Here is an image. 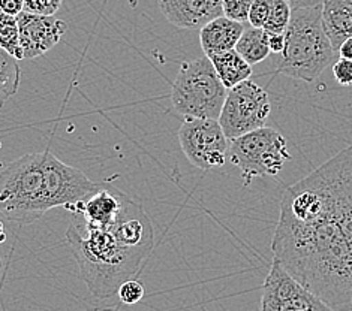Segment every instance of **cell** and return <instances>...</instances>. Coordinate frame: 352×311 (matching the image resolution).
<instances>
[{
	"mask_svg": "<svg viewBox=\"0 0 352 311\" xmlns=\"http://www.w3.org/2000/svg\"><path fill=\"white\" fill-rule=\"evenodd\" d=\"M0 48H3L16 60H23L16 16L5 14L3 11H0Z\"/></svg>",
	"mask_w": 352,
	"mask_h": 311,
	"instance_id": "d6986e66",
	"label": "cell"
},
{
	"mask_svg": "<svg viewBox=\"0 0 352 311\" xmlns=\"http://www.w3.org/2000/svg\"><path fill=\"white\" fill-rule=\"evenodd\" d=\"M321 19L325 35L338 51L342 42L352 36V3L349 0H324Z\"/></svg>",
	"mask_w": 352,
	"mask_h": 311,
	"instance_id": "9a60e30c",
	"label": "cell"
},
{
	"mask_svg": "<svg viewBox=\"0 0 352 311\" xmlns=\"http://www.w3.org/2000/svg\"><path fill=\"white\" fill-rule=\"evenodd\" d=\"M333 75L334 80L338 81L342 87H351L352 86V60L339 57L333 65Z\"/></svg>",
	"mask_w": 352,
	"mask_h": 311,
	"instance_id": "d4e9b609",
	"label": "cell"
},
{
	"mask_svg": "<svg viewBox=\"0 0 352 311\" xmlns=\"http://www.w3.org/2000/svg\"><path fill=\"white\" fill-rule=\"evenodd\" d=\"M254 0H222V15L226 19L245 24Z\"/></svg>",
	"mask_w": 352,
	"mask_h": 311,
	"instance_id": "44dd1931",
	"label": "cell"
},
{
	"mask_svg": "<svg viewBox=\"0 0 352 311\" xmlns=\"http://www.w3.org/2000/svg\"><path fill=\"white\" fill-rule=\"evenodd\" d=\"M338 54L342 58H346V60H352V36L342 42L339 49H338Z\"/></svg>",
	"mask_w": 352,
	"mask_h": 311,
	"instance_id": "f1b7e54d",
	"label": "cell"
},
{
	"mask_svg": "<svg viewBox=\"0 0 352 311\" xmlns=\"http://www.w3.org/2000/svg\"><path fill=\"white\" fill-rule=\"evenodd\" d=\"M278 72L305 82H314L339 58L321 19V6L292 10Z\"/></svg>",
	"mask_w": 352,
	"mask_h": 311,
	"instance_id": "3957f363",
	"label": "cell"
},
{
	"mask_svg": "<svg viewBox=\"0 0 352 311\" xmlns=\"http://www.w3.org/2000/svg\"><path fill=\"white\" fill-rule=\"evenodd\" d=\"M21 82V69L16 58L0 48V108L15 96Z\"/></svg>",
	"mask_w": 352,
	"mask_h": 311,
	"instance_id": "ac0fdd59",
	"label": "cell"
},
{
	"mask_svg": "<svg viewBox=\"0 0 352 311\" xmlns=\"http://www.w3.org/2000/svg\"><path fill=\"white\" fill-rule=\"evenodd\" d=\"M144 295H146L144 284L135 279H131L122 283L119 290H117V297H119L120 302L124 306L138 304V302L144 298Z\"/></svg>",
	"mask_w": 352,
	"mask_h": 311,
	"instance_id": "7402d4cb",
	"label": "cell"
},
{
	"mask_svg": "<svg viewBox=\"0 0 352 311\" xmlns=\"http://www.w3.org/2000/svg\"><path fill=\"white\" fill-rule=\"evenodd\" d=\"M270 8H272V0H254L249 11L248 23L254 27L264 29L265 23L268 20V15H270Z\"/></svg>",
	"mask_w": 352,
	"mask_h": 311,
	"instance_id": "603a6c76",
	"label": "cell"
},
{
	"mask_svg": "<svg viewBox=\"0 0 352 311\" xmlns=\"http://www.w3.org/2000/svg\"><path fill=\"white\" fill-rule=\"evenodd\" d=\"M324 0H288L291 10H301V8L321 6Z\"/></svg>",
	"mask_w": 352,
	"mask_h": 311,
	"instance_id": "83f0119b",
	"label": "cell"
},
{
	"mask_svg": "<svg viewBox=\"0 0 352 311\" xmlns=\"http://www.w3.org/2000/svg\"><path fill=\"white\" fill-rule=\"evenodd\" d=\"M66 240L82 281L98 299L116 297L120 284L133 279L150 255V251L124 244L111 226L99 228L87 223L80 214H74Z\"/></svg>",
	"mask_w": 352,
	"mask_h": 311,
	"instance_id": "7a4b0ae2",
	"label": "cell"
},
{
	"mask_svg": "<svg viewBox=\"0 0 352 311\" xmlns=\"http://www.w3.org/2000/svg\"><path fill=\"white\" fill-rule=\"evenodd\" d=\"M289 159L287 139L267 126L230 141L228 161L240 171L246 186L255 178L279 174Z\"/></svg>",
	"mask_w": 352,
	"mask_h": 311,
	"instance_id": "8992f818",
	"label": "cell"
},
{
	"mask_svg": "<svg viewBox=\"0 0 352 311\" xmlns=\"http://www.w3.org/2000/svg\"><path fill=\"white\" fill-rule=\"evenodd\" d=\"M272 251L327 306L352 311V146L283 192Z\"/></svg>",
	"mask_w": 352,
	"mask_h": 311,
	"instance_id": "6da1fadb",
	"label": "cell"
},
{
	"mask_svg": "<svg viewBox=\"0 0 352 311\" xmlns=\"http://www.w3.org/2000/svg\"><path fill=\"white\" fill-rule=\"evenodd\" d=\"M44 199L47 209L63 207L71 211L74 205L86 200L100 187L74 166L66 165L52 151H44Z\"/></svg>",
	"mask_w": 352,
	"mask_h": 311,
	"instance_id": "9c48e42d",
	"label": "cell"
},
{
	"mask_svg": "<svg viewBox=\"0 0 352 311\" xmlns=\"http://www.w3.org/2000/svg\"><path fill=\"white\" fill-rule=\"evenodd\" d=\"M349 2H351V3H352V0H349Z\"/></svg>",
	"mask_w": 352,
	"mask_h": 311,
	"instance_id": "1f68e13d",
	"label": "cell"
},
{
	"mask_svg": "<svg viewBox=\"0 0 352 311\" xmlns=\"http://www.w3.org/2000/svg\"><path fill=\"white\" fill-rule=\"evenodd\" d=\"M23 60L41 57L54 48L68 30V24L54 15L23 11L16 15Z\"/></svg>",
	"mask_w": 352,
	"mask_h": 311,
	"instance_id": "8fae6325",
	"label": "cell"
},
{
	"mask_svg": "<svg viewBox=\"0 0 352 311\" xmlns=\"http://www.w3.org/2000/svg\"><path fill=\"white\" fill-rule=\"evenodd\" d=\"M243 30L245 26L241 23L226 19L225 15H219L206 23L199 29V44L204 56L210 57L236 48Z\"/></svg>",
	"mask_w": 352,
	"mask_h": 311,
	"instance_id": "5bb4252c",
	"label": "cell"
},
{
	"mask_svg": "<svg viewBox=\"0 0 352 311\" xmlns=\"http://www.w3.org/2000/svg\"><path fill=\"white\" fill-rule=\"evenodd\" d=\"M0 11L16 16L24 11V0H0Z\"/></svg>",
	"mask_w": 352,
	"mask_h": 311,
	"instance_id": "484cf974",
	"label": "cell"
},
{
	"mask_svg": "<svg viewBox=\"0 0 352 311\" xmlns=\"http://www.w3.org/2000/svg\"><path fill=\"white\" fill-rule=\"evenodd\" d=\"M270 113L272 102L267 91L254 81L246 80L228 89L217 122L225 137L231 141L263 128Z\"/></svg>",
	"mask_w": 352,
	"mask_h": 311,
	"instance_id": "52a82bcc",
	"label": "cell"
},
{
	"mask_svg": "<svg viewBox=\"0 0 352 311\" xmlns=\"http://www.w3.org/2000/svg\"><path fill=\"white\" fill-rule=\"evenodd\" d=\"M285 45V36L283 33L279 35V33H272L268 32V47H270V51L273 54H280Z\"/></svg>",
	"mask_w": 352,
	"mask_h": 311,
	"instance_id": "4316f807",
	"label": "cell"
},
{
	"mask_svg": "<svg viewBox=\"0 0 352 311\" xmlns=\"http://www.w3.org/2000/svg\"><path fill=\"white\" fill-rule=\"evenodd\" d=\"M234 49L250 66L264 62L272 54L270 47H268V32L263 27H245Z\"/></svg>",
	"mask_w": 352,
	"mask_h": 311,
	"instance_id": "e0dca14e",
	"label": "cell"
},
{
	"mask_svg": "<svg viewBox=\"0 0 352 311\" xmlns=\"http://www.w3.org/2000/svg\"><path fill=\"white\" fill-rule=\"evenodd\" d=\"M179 141L184 156L203 171L219 170L228 161L230 139L214 119L184 117L179 130Z\"/></svg>",
	"mask_w": 352,
	"mask_h": 311,
	"instance_id": "ba28073f",
	"label": "cell"
},
{
	"mask_svg": "<svg viewBox=\"0 0 352 311\" xmlns=\"http://www.w3.org/2000/svg\"><path fill=\"white\" fill-rule=\"evenodd\" d=\"M5 241H6V232L2 222H0V242H5Z\"/></svg>",
	"mask_w": 352,
	"mask_h": 311,
	"instance_id": "f546056e",
	"label": "cell"
},
{
	"mask_svg": "<svg viewBox=\"0 0 352 311\" xmlns=\"http://www.w3.org/2000/svg\"><path fill=\"white\" fill-rule=\"evenodd\" d=\"M291 6L288 0H272V8H270V15H268V20L265 23L264 29L272 33H282L287 30L288 23L291 20Z\"/></svg>",
	"mask_w": 352,
	"mask_h": 311,
	"instance_id": "ffe728a7",
	"label": "cell"
},
{
	"mask_svg": "<svg viewBox=\"0 0 352 311\" xmlns=\"http://www.w3.org/2000/svg\"><path fill=\"white\" fill-rule=\"evenodd\" d=\"M164 16L180 29H201L222 15V0H157Z\"/></svg>",
	"mask_w": 352,
	"mask_h": 311,
	"instance_id": "7c38bea8",
	"label": "cell"
},
{
	"mask_svg": "<svg viewBox=\"0 0 352 311\" xmlns=\"http://www.w3.org/2000/svg\"><path fill=\"white\" fill-rule=\"evenodd\" d=\"M44 151L21 156L0 171V214L16 224H32L48 209L44 199Z\"/></svg>",
	"mask_w": 352,
	"mask_h": 311,
	"instance_id": "277c9868",
	"label": "cell"
},
{
	"mask_svg": "<svg viewBox=\"0 0 352 311\" xmlns=\"http://www.w3.org/2000/svg\"><path fill=\"white\" fill-rule=\"evenodd\" d=\"M259 311H336L273 260L263 284Z\"/></svg>",
	"mask_w": 352,
	"mask_h": 311,
	"instance_id": "30bf717a",
	"label": "cell"
},
{
	"mask_svg": "<svg viewBox=\"0 0 352 311\" xmlns=\"http://www.w3.org/2000/svg\"><path fill=\"white\" fill-rule=\"evenodd\" d=\"M226 89L210 58L203 56L182 65L173 82L171 102L175 111L192 119H214L221 114Z\"/></svg>",
	"mask_w": 352,
	"mask_h": 311,
	"instance_id": "5b68a950",
	"label": "cell"
},
{
	"mask_svg": "<svg viewBox=\"0 0 352 311\" xmlns=\"http://www.w3.org/2000/svg\"><path fill=\"white\" fill-rule=\"evenodd\" d=\"M212 60L217 77L226 89H231L237 84L252 77V66L243 58L236 49L217 53L208 57Z\"/></svg>",
	"mask_w": 352,
	"mask_h": 311,
	"instance_id": "2e32d148",
	"label": "cell"
},
{
	"mask_svg": "<svg viewBox=\"0 0 352 311\" xmlns=\"http://www.w3.org/2000/svg\"><path fill=\"white\" fill-rule=\"evenodd\" d=\"M63 0H24V11L39 15H54Z\"/></svg>",
	"mask_w": 352,
	"mask_h": 311,
	"instance_id": "cb8c5ba5",
	"label": "cell"
},
{
	"mask_svg": "<svg viewBox=\"0 0 352 311\" xmlns=\"http://www.w3.org/2000/svg\"><path fill=\"white\" fill-rule=\"evenodd\" d=\"M94 311H120V310H117V308H96Z\"/></svg>",
	"mask_w": 352,
	"mask_h": 311,
	"instance_id": "4dcf8cb0",
	"label": "cell"
},
{
	"mask_svg": "<svg viewBox=\"0 0 352 311\" xmlns=\"http://www.w3.org/2000/svg\"><path fill=\"white\" fill-rule=\"evenodd\" d=\"M128 195L113 187H100L94 195L71 208L72 214H80L90 224L107 228L119 216Z\"/></svg>",
	"mask_w": 352,
	"mask_h": 311,
	"instance_id": "4fadbf2b",
	"label": "cell"
}]
</instances>
